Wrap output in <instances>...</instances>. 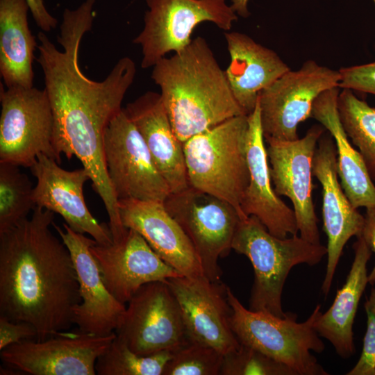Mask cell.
Returning a JSON list of instances; mask_svg holds the SVG:
<instances>
[{
	"label": "cell",
	"mask_w": 375,
	"mask_h": 375,
	"mask_svg": "<svg viewBox=\"0 0 375 375\" xmlns=\"http://www.w3.org/2000/svg\"><path fill=\"white\" fill-rule=\"evenodd\" d=\"M95 0H85L62 16L58 49L45 32L38 33L37 61L44 74V90L53 115V147L61 160L76 156L88 172L95 192L102 200L112 235L124 233L119 200L108 178L103 156L105 130L122 110L132 85L136 66L129 57L117 62L105 79L96 81L83 72L79 51L84 35L92 29Z\"/></svg>",
	"instance_id": "1"
},
{
	"label": "cell",
	"mask_w": 375,
	"mask_h": 375,
	"mask_svg": "<svg viewBox=\"0 0 375 375\" xmlns=\"http://www.w3.org/2000/svg\"><path fill=\"white\" fill-rule=\"evenodd\" d=\"M53 219L36 206L0 233V317L31 324L36 340L67 331L81 301L71 253L51 231Z\"/></svg>",
	"instance_id": "2"
},
{
	"label": "cell",
	"mask_w": 375,
	"mask_h": 375,
	"mask_svg": "<svg viewBox=\"0 0 375 375\" xmlns=\"http://www.w3.org/2000/svg\"><path fill=\"white\" fill-rule=\"evenodd\" d=\"M151 76L160 89L173 131L182 143L230 118L246 115L202 37L159 60Z\"/></svg>",
	"instance_id": "3"
},
{
	"label": "cell",
	"mask_w": 375,
	"mask_h": 375,
	"mask_svg": "<svg viewBox=\"0 0 375 375\" xmlns=\"http://www.w3.org/2000/svg\"><path fill=\"white\" fill-rule=\"evenodd\" d=\"M232 249L247 256L253 268L249 310L280 317L287 313L281 301L290 270L299 264L315 265L327 254L326 247L311 243L297 234L285 238L273 235L255 216L240 218Z\"/></svg>",
	"instance_id": "4"
},
{
	"label": "cell",
	"mask_w": 375,
	"mask_h": 375,
	"mask_svg": "<svg viewBox=\"0 0 375 375\" xmlns=\"http://www.w3.org/2000/svg\"><path fill=\"white\" fill-rule=\"evenodd\" d=\"M248 115L230 118L183 143L190 185L240 208L249 181Z\"/></svg>",
	"instance_id": "5"
},
{
	"label": "cell",
	"mask_w": 375,
	"mask_h": 375,
	"mask_svg": "<svg viewBox=\"0 0 375 375\" xmlns=\"http://www.w3.org/2000/svg\"><path fill=\"white\" fill-rule=\"evenodd\" d=\"M227 295L232 308L231 328L240 343L285 365L296 375L328 374L310 353H321L325 349L314 328L322 312L320 305L306 321L297 322L293 313L280 317L247 309L229 287Z\"/></svg>",
	"instance_id": "6"
},
{
	"label": "cell",
	"mask_w": 375,
	"mask_h": 375,
	"mask_svg": "<svg viewBox=\"0 0 375 375\" xmlns=\"http://www.w3.org/2000/svg\"><path fill=\"white\" fill-rule=\"evenodd\" d=\"M0 162L31 167L39 154L59 163L53 147V115L44 90L0 85Z\"/></svg>",
	"instance_id": "7"
},
{
	"label": "cell",
	"mask_w": 375,
	"mask_h": 375,
	"mask_svg": "<svg viewBox=\"0 0 375 375\" xmlns=\"http://www.w3.org/2000/svg\"><path fill=\"white\" fill-rule=\"evenodd\" d=\"M144 27L133 42L141 47L143 69L153 67L169 52H178L192 41L197 26L210 22L229 31L238 20L226 0H146Z\"/></svg>",
	"instance_id": "8"
},
{
	"label": "cell",
	"mask_w": 375,
	"mask_h": 375,
	"mask_svg": "<svg viewBox=\"0 0 375 375\" xmlns=\"http://www.w3.org/2000/svg\"><path fill=\"white\" fill-rule=\"evenodd\" d=\"M163 203L192 243L204 276L211 281H221L222 272L217 262L232 249L241 218L237 209L191 186L171 193Z\"/></svg>",
	"instance_id": "9"
},
{
	"label": "cell",
	"mask_w": 375,
	"mask_h": 375,
	"mask_svg": "<svg viewBox=\"0 0 375 375\" xmlns=\"http://www.w3.org/2000/svg\"><path fill=\"white\" fill-rule=\"evenodd\" d=\"M341 76L314 60L290 69L258 95L265 139L295 140L299 124L311 117L314 102L324 91L339 88Z\"/></svg>",
	"instance_id": "10"
},
{
	"label": "cell",
	"mask_w": 375,
	"mask_h": 375,
	"mask_svg": "<svg viewBox=\"0 0 375 375\" xmlns=\"http://www.w3.org/2000/svg\"><path fill=\"white\" fill-rule=\"evenodd\" d=\"M127 303L115 332L135 353L176 351L190 342L178 302L166 281L144 284Z\"/></svg>",
	"instance_id": "11"
},
{
	"label": "cell",
	"mask_w": 375,
	"mask_h": 375,
	"mask_svg": "<svg viewBox=\"0 0 375 375\" xmlns=\"http://www.w3.org/2000/svg\"><path fill=\"white\" fill-rule=\"evenodd\" d=\"M103 147L107 174L118 200L164 202L172 193L142 136L123 108L106 127Z\"/></svg>",
	"instance_id": "12"
},
{
	"label": "cell",
	"mask_w": 375,
	"mask_h": 375,
	"mask_svg": "<svg viewBox=\"0 0 375 375\" xmlns=\"http://www.w3.org/2000/svg\"><path fill=\"white\" fill-rule=\"evenodd\" d=\"M116 337L79 331L59 332L45 340H25L1 351L4 365L31 375H94L99 357Z\"/></svg>",
	"instance_id": "13"
},
{
	"label": "cell",
	"mask_w": 375,
	"mask_h": 375,
	"mask_svg": "<svg viewBox=\"0 0 375 375\" xmlns=\"http://www.w3.org/2000/svg\"><path fill=\"white\" fill-rule=\"evenodd\" d=\"M325 131L322 125H314L295 140H266L274 191L291 201L299 235L313 244H321L312 200L313 159Z\"/></svg>",
	"instance_id": "14"
},
{
	"label": "cell",
	"mask_w": 375,
	"mask_h": 375,
	"mask_svg": "<svg viewBox=\"0 0 375 375\" xmlns=\"http://www.w3.org/2000/svg\"><path fill=\"white\" fill-rule=\"evenodd\" d=\"M166 282L178 302L191 342L213 347L224 355L240 347L231 328L227 285L204 275L171 277Z\"/></svg>",
	"instance_id": "15"
},
{
	"label": "cell",
	"mask_w": 375,
	"mask_h": 375,
	"mask_svg": "<svg viewBox=\"0 0 375 375\" xmlns=\"http://www.w3.org/2000/svg\"><path fill=\"white\" fill-rule=\"evenodd\" d=\"M312 172L322 185V217L327 236V264L322 291L327 296L343 249L352 237L361 235L365 217L351 204L338 179L336 148L329 133L319 140Z\"/></svg>",
	"instance_id": "16"
},
{
	"label": "cell",
	"mask_w": 375,
	"mask_h": 375,
	"mask_svg": "<svg viewBox=\"0 0 375 375\" xmlns=\"http://www.w3.org/2000/svg\"><path fill=\"white\" fill-rule=\"evenodd\" d=\"M30 169L37 181L33 188L36 206L60 215L71 229L90 235L97 244L113 242L109 226L99 223L85 203L83 186L90 177L84 167L66 170L57 160L41 153Z\"/></svg>",
	"instance_id": "17"
},
{
	"label": "cell",
	"mask_w": 375,
	"mask_h": 375,
	"mask_svg": "<svg viewBox=\"0 0 375 375\" xmlns=\"http://www.w3.org/2000/svg\"><path fill=\"white\" fill-rule=\"evenodd\" d=\"M52 226L68 248L76 271L81 301L74 311L73 323L82 332L106 335L120 324L125 304L106 288L97 262L90 251L94 239L71 229L65 223Z\"/></svg>",
	"instance_id": "18"
},
{
	"label": "cell",
	"mask_w": 375,
	"mask_h": 375,
	"mask_svg": "<svg viewBox=\"0 0 375 375\" xmlns=\"http://www.w3.org/2000/svg\"><path fill=\"white\" fill-rule=\"evenodd\" d=\"M90 251L106 288L124 304L144 284L182 276L162 260L144 238L132 228H128L120 241L109 245L96 242Z\"/></svg>",
	"instance_id": "19"
},
{
	"label": "cell",
	"mask_w": 375,
	"mask_h": 375,
	"mask_svg": "<svg viewBox=\"0 0 375 375\" xmlns=\"http://www.w3.org/2000/svg\"><path fill=\"white\" fill-rule=\"evenodd\" d=\"M122 222L139 233L156 253L184 276L204 275L194 247L163 202L119 199Z\"/></svg>",
	"instance_id": "20"
},
{
	"label": "cell",
	"mask_w": 375,
	"mask_h": 375,
	"mask_svg": "<svg viewBox=\"0 0 375 375\" xmlns=\"http://www.w3.org/2000/svg\"><path fill=\"white\" fill-rule=\"evenodd\" d=\"M248 124L249 181L242 198L241 210L246 217L258 218L276 237L285 238L296 235L298 228L294 212L281 199L272 186L258 100L248 115Z\"/></svg>",
	"instance_id": "21"
},
{
	"label": "cell",
	"mask_w": 375,
	"mask_h": 375,
	"mask_svg": "<svg viewBox=\"0 0 375 375\" xmlns=\"http://www.w3.org/2000/svg\"><path fill=\"white\" fill-rule=\"evenodd\" d=\"M123 109L142 136L172 193L188 188L183 143L173 131L160 94L147 91Z\"/></svg>",
	"instance_id": "22"
},
{
	"label": "cell",
	"mask_w": 375,
	"mask_h": 375,
	"mask_svg": "<svg viewBox=\"0 0 375 375\" xmlns=\"http://www.w3.org/2000/svg\"><path fill=\"white\" fill-rule=\"evenodd\" d=\"M230 56L225 71L232 93L246 115L251 113L258 95L291 69L273 50L240 32H226Z\"/></svg>",
	"instance_id": "23"
},
{
	"label": "cell",
	"mask_w": 375,
	"mask_h": 375,
	"mask_svg": "<svg viewBox=\"0 0 375 375\" xmlns=\"http://www.w3.org/2000/svg\"><path fill=\"white\" fill-rule=\"evenodd\" d=\"M339 88L322 92L313 104L311 117L332 136L336 148L340 184L354 208H375V185L358 150L349 141L338 110Z\"/></svg>",
	"instance_id": "24"
},
{
	"label": "cell",
	"mask_w": 375,
	"mask_h": 375,
	"mask_svg": "<svg viewBox=\"0 0 375 375\" xmlns=\"http://www.w3.org/2000/svg\"><path fill=\"white\" fill-rule=\"evenodd\" d=\"M354 259L342 287L337 291L334 301L319 315L314 328L320 337L328 340L342 358L355 351L353 324L360 299L368 283L367 264L372 250L362 235L353 245Z\"/></svg>",
	"instance_id": "25"
},
{
	"label": "cell",
	"mask_w": 375,
	"mask_h": 375,
	"mask_svg": "<svg viewBox=\"0 0 375 375\" xmlns=\"http://www.w3.org/2000/svg\"><path fill=\"white\" fill-rule=\"evenodd\" d=\"M26 0H0V74L6 88L33 87L38 42L28 23Z\"/></svg>",
	"instance_id": "26"
},
{
	"label": "cell",
	"mask_w": 375,
	"mask_h": 375,
	"mask_svg": "<svg viewBox=\"0 0 375 375\" xmlns=\"http://www.w3.org/2000/svg\"><path fill=\"white\" fill-rule=\"evenodd\" d=\"M338 110L348 138L358 149L375 181V108L358 99L352 90L343 89L338 97Z\"/></svg>",
	"instance_id": "27"
},
{
	"label": "cell",
	"mask_w": 375,
	"mask_h": 375,
	"mask_svg": "<svg viewBox=\"0 0 375 375\" xmlns=\"http://www.w3.org/2000/svg\"><path fill=\"white\" fill-rule=\"evenodd\" d=\"M33 188L19 166L0 162V233L27 218L36 207Z\"/></svg>",
	"instance_id": "28"
},
{
	"label": "cell",
	"mask_w": 375,
	"mask_h": 375,
	"mask_svg": "<svg viewBox=\"0 0 375 375\" xmlns=\"http://www.w3.org/2000/svg\"><path fill=\"white\" fill-rule=\"evenodd\" d=\"M174 351L165 350L142 356L131 350L115 337L97 359L96 373L98 375H162Z\"/></svg>",
	"instance_id": "29"
},
{
	"label": "cell",
	"mask_w": 375,
	"mask_h": 375,
	"mask_svg": "<svg viewBox=\"0 0 375 375\" xmlns=\"http://www.w3.org/2000/svg\"><path fill=\"white\" fill-rule=\"evenodd\" d=\"M224 357L213 347L190 341L174 352L162 375H220Z\"/></svg>",
	"instance_id": "30"
},
{
	"label": "cell",
	"mask_w": 375,
	"mask_h": 375,
	"mask_svg": "<svg viewBox=\"0 0 375 375\" xmlns=\"http://www.w3.org/2000/svg\"><path fill=\"white\" fill-rule=\"evenodd\" d=\"M220 375H296L285 365L249 346L224 355Z\"/></svg>",
	"instance_id": "31"
},
{
	"label": "cell",
	"mask_w": 375,
	"mask_h": 375,
	"mask_svg": "<svg viewBox=\"0 0 375 375\" xmlns=\"http://www.w3.org/2000/svg\"><path fill=\"white\" fill-rule=\"evenodd\" d=\"M367 330L360 358L347 375H375V287L365 303Z\"/></svg>",
	"instance_id": "32"
},
{
	"label": "cell",
	"mask_w": 375,
	"mask_h": 375,
	"mask_svg": "<svg viewBox=\"0 0 375 375\" xmlns=\"http://www.w3.org/2000/svg\"><path fill=\"white\" fill-rule=\"evenodd\" d=\"M339 88L375 95V61L341 68Z\"/></svg>",
	"instance_id": "33"
},
{
	"label": "cell",
	"mask_w": 375,
	"mask_h": 375,
	"mask_svg": "<svg viewBox=\"0 0 375 375\" xmlns=\"http://www.w3.org/2000/svg\"><path fill=\"white\" fill-rule=\"evenodd\" d=\"M37 331L35 327L24 322L11 321L0 317V350L8 346L25 340H35Z\"/></svg>",
	"instance_id": "34"
},
{
	"label": "cell",
	"mask_w": 375,
	"mask_h": 375,
	"mask_svg": "<svg viewBox=\"0 0 375 375\" xmlns=\"http://www.w3.org/2000/svg\"><path fill=\"white\" fill-rule=\"evenodd\" d=\"M36 25L44 32H49L57 26V19L47 10L44 0H26Z\"/></svg>",
	"instance_id": "35"
},
{
	"label": "cell",
	"mask_w": 375,
	"mask_h": 375,
	"mask_svg": "<svg viewBox=\"0 0 375 375\" xmlns=\"http://www.w3.org/2000/svg\"><path fill=\"white\" fill-rule=\"evenodd\" d=\"M361 235L372 251L375 253V208H366ZM368 283L375 287V265L368 274Z\"/></svg>",
	"instance_id": "36"
},
{
	"label": "cell",
	"mask_w": 375,
	"mask_h": 375,
	"mask_svg": "<svg viewBox=\"0 0 375 375\" xmlns=\"http://www.w3.org/2000/svg\"><path fill=\"white\" fill-rule=\"evenodd\" d=\"M233 10L239 15L247 17L249 15L248 3L249 0H231Z\"/></svg>",
	"instance_id": "37"
},
{
	"label": "cell",
	"mask_w": 375,
	"mask_h": 375,
	"mask_svg": "<svg viewBox=\"0 0 375 375\" xmlns=\"http://www.w3.org/2000/svg\"><path fill=\"white\" fill-rule=\"evenodd\" d=\"M372 1H373L374 3V5H375V0H372Z\"/></svg>",
	"instance_id": "38"
}]
</instances>
